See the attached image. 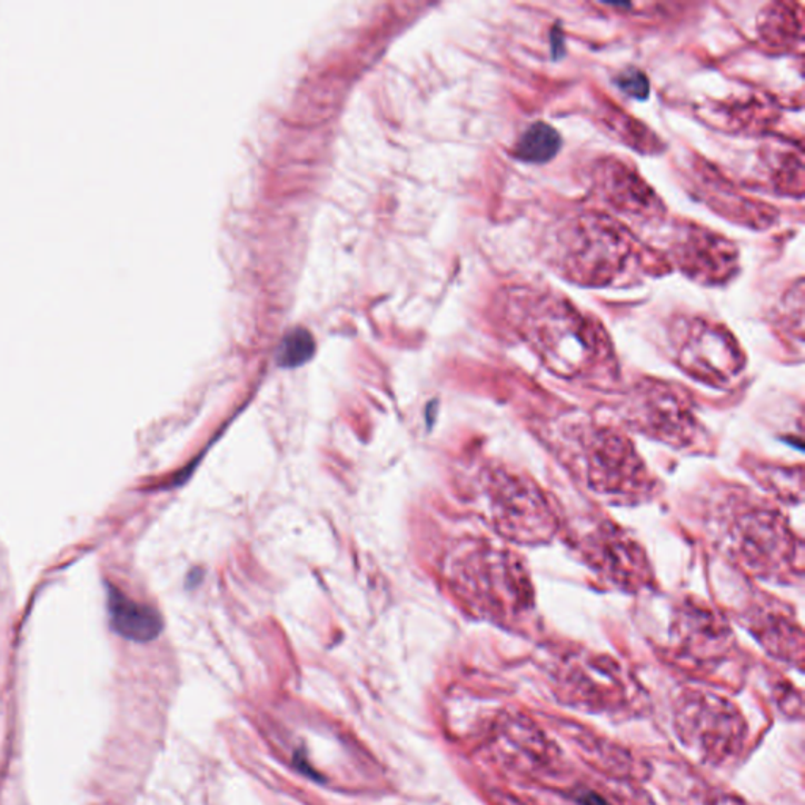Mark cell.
I'll return each instance as SVG.
<instances>
[{
	"label": "cell",
	"instance_id": "ba28073f",
	"mask_svg": "<svg viewBox=\"0 0 805 805\" xmlns=\"http://www.w3.org/2000/svg\"><path fill=\"white\" fill-rule=\"evenodd\" d=\"M569 540L584 564L609 586L632 594L653 587L655 573L647 554L614 521L602 516L579 519L569 529Z\"/></svg>",
	"mask_w": 805,
	"mask_h": 805
},
{
	"label": "cell",
	"instance_id": "d6986e66",
	"mask_svg": "<svg viewBox=\"0 0 805 805\" xmlns=\"http://www.w3.org/2000/svg\"><path fill=\"white\" fill-rule=\"evenodd\" d=\"M314 339L307 330L296 329L288 334L277 351V362L282 367H298L314 352Z\"/></svg>",
	"mask_w": 805,
	"mask_h": 805
},
{
	"label": "cell",
	"instance_id": "9a60e30c",
	"mask_svg": "<svg viewBox=\"0 0 805 805\" xmlns=\"http://www.w3.org/2000/svg\"><path fill=\"white\" fill-rule=\"evenodd\" d=\"M560 148L561 138L557 129L549 127L548 123H543V121H537L523 132L521 138L513 148V155L519 161L530 162V165H545V162L556 158Z\"/></svg>",
	"mask_w": 805,
	"mask_h": 805
},
{
	"label": "cell",
	"instance_id": "30bf717a",
	"mask_svg": "<svg viewBox=\"0 0 805 805\" xmlns=\"http://www.w3.org/2000/svg\"><path fill=\"white\" fill-rule=\"evenodd\" d=\"M672 257L683 275L708 287L728 284L739 272L735 242L696 223L679 227L672 242Z\"/></svg>",
	"mask_w": 805,
	"mask_h": 805
},
{
	"label": "cell",
	"instance_id": "4fadbf2b",
	"mask_svg": "<svg viewBox=\"0 0 805 805\" xmlns=\"http://www.w3.org/2000/svg\"><path fill=\"white\" fill-rule=\"evenodd\" d=\"M108 609L112 629L132 642H150L162 632V618L153 607L135 602L119 588L108 587Z\"/></svg>",
	"mask_w": 805,
	"mask_h": 805
},
{
	"label": "cell",
	"instance_id": "5b68a950",
	"mask_svg": "<svg viewBox=\"0 0 805 805\" xmlns=\"http://www.w3.org/2000/svg\"><path fill=\"white\" fill-rule=\"evenodd\" d=\"M463 599L484 617L515 623L535 609L534 586L518 554L495 543H467L454 565Z\"/></svg>",
	"mask_w": 805,
	"mask_h": 805
},
{
	"label": "cell",
	"instance_id": "e0dca14e",
	"mask_svg": "<svg viewBox=\"0 0 805 805\" xmlns=\"http://www.w3.org/2000/svg\"><path fill=\"white\" fill-rule=\"evenodd\" d=\"M604 123L613 129L615 136L625 142L626 146L636 148L639 153H656L660 146L656 135L644 127L639 121L625 116L620 110H604Z\"/></svg>",
	"mask_w": 805,
	"mask_h": 805
},
{
	"label": "cell",
	"instance_id": "277c9868",
	"mask_svg": "<svg viewBox=\"0 0 805 805\" xmlns=\"http://www.w3.org/2000/svg\"><path fill=\"white\" fill-rule=\"evenodd\" d=\"M644 250L617 220L599 212H580L557 223L548 239V256L565 279L583 287H610L645 264Z\"/></svg>",
	"mask_w": 805,
	"mask_h": 805
},
{
	"label": "cell",
	"instance_id": "52a82bcc",
	"mask_svg": "<svg viewBox=\"0 0 805 805\" xmlns=\"http://www.w3.org/2000/svg\"><path fill=\"white\" fill-rule=\"evenodd\" d=\"M618 416L629 430L672 449L693 450L705 444L696 400L689 390L675 382L642 379L623 395Z\"/></svg>",
	"mask_w": 805,
	"mask_h": 805
},
{
	"label": "cell",
	"instance_id": "ffe728a7",
	"mask_svg": "<svg viewBox=\"0 0 805 805\" xmlns=\"http://www.w3.org/2000/svg\"><path fill=\"white\" fill-rule=\"evenodd\" d=\"M617 86L620 87L623 93L637 98V100H645L650 93V82H648L647 76L637 68H628L623 71L617 78Z\"/></svg>",
	"mask_w": 805,
	"mask_h": 805
},
{
	"label": "cell",
	"instance_id": "44dd1931",
	"mask_svg": "<svg viewBox=\"0 0 805 805\" xmlns=\"http://www.w3.org/2000/svg\"><path fill=\"white\" fill-rule=\"evenodd\" d=\"M580 803H583V805H609L606 803V801L602 799V797L596 795H587L580 797Z\"/></svg>",
	"mask_w": 805,
	"mask_h": 805
},
{
	"label": "cell",
	"instance_id": "9c48e42d",
	"mask_svg": "<svg viewBox=\"0 0 805 805\" xmlns=\"http://www.w3.org/2000/svg\"><path fill=\"white\" fill-rule=\"evenodd\" d=\"M670 347L678 367L690 378L716 389L742 379L746 356L735 336L704 317L679 318L670 328Z\"/></svg>",
	"mask_w": 805,
	"mask_h": 805
},
{
	"label": "cell",
	"instance_id": "8fae6325",
	"mask_svg": "<svg viewBox=\"0 0 805 805\" xmlns=\"http://www.w3.org/2000/svg\"><path fill=\"white\" fill-rule=\"evenodd\" d=\"M592 188L609 207L634 219H660L663 200L632 162L615 156L598 159L592 167Z\"/></svg>",
	"mask_w": 805,
	"mask_h": 805
},
{
	"label": "cell",
	"instance_id": "2e32d148",
	"mask_svg": "<svg viewBox=\"0 0 805 805\" xmlns=\"http://www.w3.org/2000/svg\"><path fill=\"white\" fill-rule=\"evenodd\" d=\"M754 477L778 499L789 504H799L804 496L803 469L777 465L754 466Z\"/></svg>",
	"mask_w": 805,
	"mask_h": 805
},
{
	"label": "cell",
	"instance_id": "8992f818",
	"mask_svg": "<svg viewBox=\"0 0 805 805\" xmlns=\"http://www.w3.org/2000/svg\"><path fill=\"white\" fill-rule=\"evenodd\" d=\"M477 505L489 526L515 545H545L561 521L537 481L515 467L489 463L478 470Z\"/></svg>",
	"mask_w": 805,
	"mask_h": 805
},
{
	"label": "cell",
	"instance_id": "3957f363",
	"mask_svg": "<svg viewBox=\"0 0 805 805\" xmlns=\"http://www.w3.org/2000/svg\"><path fill=\"white\" fill-rule=\"evenodd\" d=\"M556 446L565 465L595 495L614 504H639L658 491V481L632 439L604 421L568 420Z\"/></svg>",
	"mask_w": 805,
	"mask_h": 805
},
{
	"label": "cell",
	"instance_id": "ac0fdd59",
	"mask_svg": "<svg viewBox=\"0 0 805 805\" xmlns=\"http://www.w3.org/2000/svg\"><path fill=\"white\" fill-rule=\"evenodd\" d=\"M776 325L781 332L793 339L797 348L804 341V280L799 279L782 296L776 311Z\"/></svg>",
	"mask_w": 805,
	"mask_h": 805
},
{
	"label": "cell",
	"instance_id": "6da1fadb",
	"mask_svg": "<svg viewBox=\"0 0 805 805\" xmlns=\"http://www.w3.org/2000/svg\"><path fill=\"white\" fill-rule=\"evenodd\" d=\"M516 334L554 375L569 381L614 379L613 345L603 326L564 296L519 290L510 298Z\"/></svg>",
	"mask_w": 805,
	"mask_h": 805
},
{
	"label": "cell",
	"instance_id": "7c38bea8",
	"mask_svg": "<svg viewBox=\"0 0 805 805\" xmlns=\"http://www.w3.org/2000/svg\"><path fill=\"white\" fill-rule=\"evenodd\" d=\"M746 622L752 632L765 642L771 650L789 652L803 647V633L792 613L776 599L759 598L749 603Z\"/></svg>",
	"mask_w": 805,
	"mask_h": 805
},
{
	"label": "cell",
	"instance_id": "5bb4252c",
	"mask_svg": "<svg viewBox=\"0 0 805 805\" xmlns=\"http://www.w3.org/2000/svg\"><path fill=\"white\" fill-rule=\"evenodd\" d=\"M759 38L771 48L792 49L804 41V6L801 2H774L758 18Z\"/></svg>",
	"mask_w": 805,
	"mask_h": 805
},
{
	"label": "cell",
	"instance_id": "7a4b0ae2",
	"mask_svg": "<svg viewBox=\"0 0 805 805\" xmlns=\"http://www.w3.org/2000/svg\"><path fill=\"white\" fill-rule=\"evenodd\" d=\"M708 521L717 548L746 572L782 583L803 579L804 543L766 500L728 489L713 500Z\"/></svg>",
	"mask_w": 805,
	"mask_h": 805
}]
</instances>
